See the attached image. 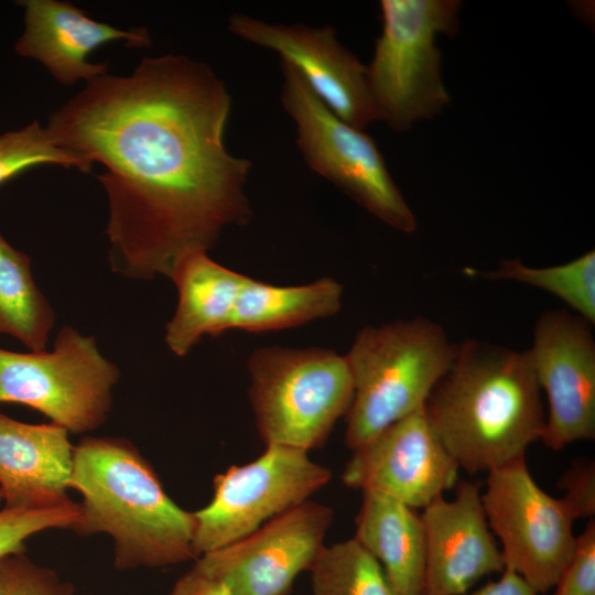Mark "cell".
Returning a JSON list of instances; mask_svg holds the SVG:
<instances>
[{"instance_id":"obj_24","label":"cell","mask_w":595,"mask_h":595,"mask_svg":"<svg viewBox=\"0 0 595 595\" xmlns=\"http://www.w3.org/2000/svg\"><path fill=\"white\" fill-rule=\"evenodd\" d=\"M42 164L74 167L82 173H89L93 169L88 161L57 147L37 120L0 134V184Z\"/></svg>"},{"instance_id":"obj_11","label":"cell","mask_w":595,"mask_h":595,"mask_svg":"<svg viewBox=\"0 0 595 595\" xmlns=\"http://www.w3.org/2000/svg\"><path fill=\"white\" fill-rule=\"evenodd\" d=\"M333 521V508L307 500L201 555L193 567L223 581L235 595H288L325 547Z\"/></svg>"},{"instance_id":"obj_28","label":"cell","mask_w":595,"mask_h":595,"mask_svg":"<svg viewBox=\"0 0 595 595\" xmlns=\"http://www.w3.org/2000/svg\"><path fill=\"white\" fill-rule=\"evenodd\" d=\"M561 497L573 517L594 518L595 513V464L588 458H578L560 478Z\"/></svg>"},{"instance_id":"obj_23","label":"cell","mask_w":595,"mask_h":595,"mask_svg":"<svg viewBox=\"0 0 595 595\" xmlns=\"http://www.w3.org/2000/svg\"><path fill=\"white\" fill-rule=\"evenodd\" d=\"M310 572L312 595H399L378 561L354 538L325 545Z\"/></svg>"},{"instance_id":"obj_16","label":"cell","mask_w":595,"mask_h":595,"mask_svg":"<svg viewBox=\"0 0 595 595\" xmlns=\"http://www.w3.org/2000/svg\"><path fill=\"white\" fill-rule=\"evenodd\" d=\"M24 31L14 51L41 63L60 84L88 83L108 72L107 63H91L89 54L100 45L123 41L128 47L151 45L145 28L117 29L91 19L68 1L23 0Z\"/></svg>"},{"instance_id":"obj_18","label":"cell","mask_w":595,"mask_h":595,"mask_svg":"<svg viewBox=\"0 0 595 595\" xmlns=\"http://www.w3.org/2000/svg\"><path fill=\"white\" fill-rule=\"evenodd\" d=\"M245 277L219 264L202 248L177 256L169 278L176 286L178 302L165 326V343L173 354L183 357L204 336L230 331Z\"/></svg>"},{"instance_id":"obj_22","label":"cell","mask_w":595,"mask_h":595,"mask_svg":"<svg viewBox=\"0 0 595 595\" xmlns=\"http://www.w3.org/2000/svg\"><path fill=\"white\" fill-rule=\"evenodd\" d=\"M487 280H510L541 289L565 303L573 313L595 323V252L587 251L569 262L534 268L518 259L501 260L489 271L466 269Z\"/></svg>"},{"instance_id":"obj_8","label":"cell","mask_w":595,"mask_h":595,"mask_svg":"<svg viewBox=\"0 0 595 595\" xmlns=\"http://www.w3.org/2000/svg\"><path fill=\"white\" fill-rule=\"evenodd\" d=\"M119 378L118 366L101 355L95 337L71 326L60 329L50 351L0 348V403L33 408L71 433L105 423Z\"/></svg>"},{"instance_id":"obj_13","label":"cell","mask_w":595,"mask_h":595,"mask_svg":"<svg viewBox=\"0 0 595 595\" xmlns=\"http://www.w3.org/2000/svg\"><path fill=\"white\" fill-rule=\"evenodd\" d=\"M228 30L248 43L275 52L318 100L348 125L363 130L379 121L367 67L338 41L333 26L269 23L234 13Z\"/></svg>"},{"instance_id":"obj_10","label":"cell","mask_w":595,"mask_h":595,"mask_svg":"<svg viewBox=\"0 0 595 595\" xmlns=\"http://www.w3.org/2000/svg\"><path fill=\"white\" fill-rule=\"evenodd\" d=\"M482 502L505 569L539 594L554 587L575 548V518L533 479L524 456L487 473Z\"/></svg>"},{"instance_id":"obj_29","label":"cell","mask_w":595,"mask_h":595,"mask_svg":"<svg viewBox=\"0 0 595 595\" xmlns=\"http://www.w3.org/2000/svg\"><path fill=\"white\" fill-rule=\"evenodd\" d=\"M169 595H235L223 581L192 566L173 585Z\"/></svg>"},{"instance_id":"obj_15","label":"cell","mask_w":595,"mask_h":595,"mask_svg":"<svg viewBox=\"0 0 595 595\" xmlns=\"http://www.w3.org/2000/svg\"><path fill=\"white\" fill-rule=\"evenodd\" d=\"M425 564L421 595H466L483 577L505 570L482 502V482L461 480L448 500L422 509Z\"/></svg>"},{"instance_id":"obj_17","label":"cell","mask_w":595,"mask_h":595,"mask_svg":"<svg viewBox=\"0 0 595 595\" xmlns=\"http://www.w3.org/2000/svg\"><path fill=\"white\" fill-rule=\"evenodd\" d=\"M74 446L61 425L29 424L0 412V494L4 508L42 510L64 507Z\"/></svg>"},{"instance_id":"obj_14","label":"cell","mask_w":595,"mask_h":595,"mask_svg":"<svg viewBox=\"0 0 595 595\" xmlns=\"http://www.w3.org/2000/svg\"><path fill=\"white\" fill-rule=\"evenodd\" d=\"M459 466L432 428L424 407L353 451L344 484L423 509L458 483Z\"/></svg>"},{"instance_id":"obj_21","label":"cell","mask_w":595,"mask_h":595,"mask_svg":"<svg viewBox=\"0 0 595 595\" xmlns=\"http://www.w3.org/2000/svg\"><path fill=\"white\" fill-rule=\"evenodd\" d=\"M54 323L55 313L34 282L30 257L0 232V333L41 351Z\"/></svg>"},{"instance_id":"obj_31","label":"cell","mask_w":595,"mask_h":595,"mask_svg":"<svg viewBox=\"0 0 595 595\" xmlns=\"http://www.w3.org/2000/svg\"><path fill=\"white\" fill-rule=\"evenodd\" d=\"M1 500H2V498H1V494H0V501H1Z\"/></svg>"},{"instance_id":"obj_1","label":"cell","mask_w":595,"mask_h":595,"mask_svg":"<svg viewBox=\"0 0 595 595\" xmlns=\"http://www.w3.org/2000/svg\"><path fill=\"white\" fill-rule=\"evenodd\" d=\"M231 98L207 64L182 54L143 57L125 76L102 74L52 111L51 140L90 164L108 202L112 271L169 277L183 251L209 250L252 217V162L231 154Z\"/></svg>"},{"instance_id":"obj_3","label":"cell","mask_w":595,"mask_h":595,"mask_svg":"<svg viewBox=\"0 0 595 595\" xmlns=\"http://www.w3.org/2000/svg\"><path fill=\"white\" fill-rule=\"evenodd\" d=\"M69 488L83 498L73 531L109 534L117 569L164 567L197 559L193 512L170 498L129 441L83 439L74 447Z\"/></svg>"},{"instance_id":"obj_9","label":"cell","mask_w":595,"mask_h":595,"mask_svg":"<svg viewBox=\"0 0 595 595\" xmlns=\"http://www.w3.org/2000/svg\"><path fill=\"white\" fill-rule=\"evenodd\" d=\"M331 477V469L314 462L307 451L275 444L266 445L249 463L231 465L215 476L208 505L193 511L197 559L307 501Z\"/></svg>"},{"instance_id":"obj_7","label":"cell","mask_w":595,"mask_h":595,"mask_svg":"<svg viewBox=\"0 0 595 595\" xmlns=\"http://www.w3.org/2000/svg\"><path fill=\"white\" fill-rule=\"evenodd\" d=\"M280 66L281 102L309 167L386 225L404 234L415 231L416 217L374 140L333 113L292 66Z\"/></svg>"},{"instance_id":"obj_27","label":"cell","mask_w":595,"mask_h":595,"mask_svg":"<svg viewBox=\"0 0 595 595\" xmlns=\"http://www.w3.org/2000/svg\"><path fill=\"white\" fill-rule=\"evenodd\" d=\"M552 595H595V520L576 537L574 552Z\"/></svg>"},{"instance_id":"obj_30","label":"cell","mask_w":595,"mask_h":595,"mask_svg":"<svg viewBox=\"0 0 595 595\" xmlns=\"http://www.w3.org/2000/svg\"><path fill=\"white\" fill-rule=\"evenodd\" d=\"M467 595H539V593L517 573L505 569L498 580L488 582Z\"/></svg>"},{"instance_id":"obj_26","label":"cell","mask_w":595,"mask_h":595,"mask_svg":"<svg viewBox=\"0 0 595 595\" xmlns=\"http://www.w3.org/2000/svg\"><path fill=\"white\" fill-rule=\"evenodd\" d=\"M0 595H75V588L20 552L0 560Z\"/></svg>"},{"instance_id":"obj_4","label":"cell","mask_w":595,"mask_h":595,"mask_svg":"<svg viewBox=\"0 0 595 595\" xmlns=\"http://www.w3.org/2000/svg\"><path fill=\"white\" fill-rule=\"evenodd\" d=\"M456 346L442 325L424 316L363 328L345 355L354 381L346 415L348 448L423 408Z\"/></svg>"},{"instance_id":"obj_6","label":"cell","mask_w":595,"mask_h":595,"mask_svg":"<svg viewBox=\"0 0 595 595\" xmlns=\"http://www.w3.org/2000/svg\"><path fill=\"white\" fill-rule=\"evenodd\" d=\"M457 0H381L382 31L367 67L379 121L405 131L437 115L450 96L441 75L437 35L458 31Z\"/></svg>"},{"instance_id":"obj_12","label":"cell","mask_w":595,"mask_h":595,"mask_svg":"<svg viewBox=\"0 0 595 595\" xmlns=\"http://www.w3.org/2000/svg\"><path fill=\"white\" fill-rule=\"evenodd\" d=\"M592 323L570 310L537 320L527 349L548 401L541 441L552 451L595 439V338Z\"/></svg>"},{"instance_id":"obj_25","label":"cell","mask_w":595,"mask_h":595,"mask_svg":"<svg viewBox=\"0 0 595 595\" xmlns=\"http://www.w3.org/2000/svg\"><path fill=\"white\" fill-rule=\"evenodd\" d=\"M80 517L79 504L42 509L0 510V560L7 555L24 552V542L31 536L47 529H72Z\"/></svg>"},{"instance_id":"obj_20","label":"cell","mask_w":595,"mask_h":595,"mask_svg":"<svg viewBox=\"0 0 595 595\" xmlns=\"http://www.w3.org/2000/svg\"><path fill=\"white\" fill-rule=\"evenodd\" d=\"M343 285L333 278L280 286L245 277L230 329L249 333L279 331L335 315L342 306Z\"/></svg>"},{"instance_id":"obj_19","label":"cell","mask_w":595,"mask_h":595,"mask_svg":"<svg viewBox=\"0 0 595 595\" xmlns=\"http://www.w3.org/2000/svg\"><path fill=\"white\" fill-rule=\"evenodd\" d=\"M357 540L381 565L399 595H421L425 534L416 509L386 495L363 491Z\"/></svg>"},{"instance_id":"obj_5","label":"cell","mask_w":595,"mask_h":595,"mask_svg":"<svg viewBox=\"0 0 595 595\" xmlns=\"http://www.w3.org/2000/svg\"><path fill=\"white\" fill-rule=\"evenodd\" d=\"M249 399L266 445L321 447L354 399L345 355L322 347H260L248 359Z\"/></svg>"},{"instance_id":"obj_2","label":"cell","mask_w":595,"mask_h":595,"mask_svg":"<svg viewBox=\"0 0 595 595\" xmlns=\"http://www.w3.org/2000/svg\"><path fill=\"white\" fill-rule=\"evenodd\" d=\"M424 409L459 469L470 475L524 456L545 424L528 350L477 339L456 346Z\"/></svg>"}]
</instances>
